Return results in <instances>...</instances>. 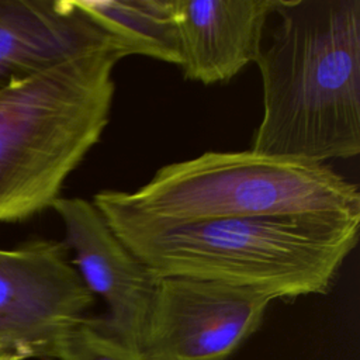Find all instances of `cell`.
<instances>
[{
    "mask_svg": "<svg viewBox=\"0 0 360 360\" xmlns=\"http://www.w3.org/2000/svg\"><path fill=\"white\" fill-rule=\"evenodd\" d=\"M277 0H173L187 80L225 83L255 63Z\"/></svg>",
    "mask_w": 360,
    "mask_h": 360,
    "instance_id": "cell-8",
    "label": "cell"
},
{
    "mask_svg": "<svg viewBox=\"0 0 360 360\" xmlns=\"http://www.w3.org/2000/svg\"><path fill=\"white\" fill-rule=\"evenodd\" d=\"M51 208L62 219L70 263L87 290L107 304V316L97 325L139 350L159 277L120 240L93 201L58 197Z\"/></svg>",
    "mask_w": 360,
    "mask_h": 360,
    "instance_id": "cell-7",
    "label": "cell"
},
{
    "mask_svg": "<svg viewBox=\"0 0 360 360\" xmlns=\"http://www.w3.org/2000/svg\"><path fill=\"white\" fill-rule=\"evenodd\" d=\"M0 360H10V359H8V357H6V356L0 352Z\"/></svg>",
    "mask_w": 360,
    "mask_h": 360,
    "instance_id": "cell-12",
    "label": "cell"
},
{
    "mask_svg": "<svg viewBox=\"0 0 360 360\" xmlns=\"http://www.w3.org/2000/svg\"><path fill=\"white\" fill-rule=\"evenodd\" d=\"M127 53L181 62L173 0H75Z\"/></svg>",
    "mask_w": 360,
    "mask_h": 360,
    "instance_id": "cell-10",
    "label": "cell"
},
{
    "mask_svg": "<svg viewBox=\"0 0 360 360\" xmlns=\"http://www.w3.org/2000/svg\"><path fill=\"white\" fill-rule=\"evenodd\" d=\"M256 65V153L325 163L360 152V0H277Z\"/></svg>",
    "mask_w": 360,
    "mask_h": 360,
    "instance_id": "cell-1",
    "label": "cell"
},
{
    "mask_svg": "<svg viewBox=\"0 0 360 360\" xmlns=\"http://www.w3.org/2000/svg\"><path fill=\"white\" fill-rule=\"evenodd\" d=\"M107 224L156 277L217 281L273 300L325 294L359 239V226L288 217L183 226Z\"/></svg>",
    "mask_w": 360,
    "mask_h": 360,
    "instance_id": "cell-4",
    "label": "cell"
},
{
    "mask_svg": "<svg viewBox=\"0 0 360 360\" xmlns=\"http://www.w3.org/2000/svg\"><path fill=\"white\" fill-rule=\"evenodd\" d=\"M125 56L110 42L0 89V222L28 219L60 197L108 124L112 72Z\"/></svg>",
    "mask_w": 360,
    "mask_h": 360,
    "instance_id": "cell-3",
    "label": "cell"
},
{
    "mask_svg": "<svg viewBox=\"0 0 360 360\" xmlns=\"http://www.w3.org/2000/svg\"><path fill=\"white\" fill-rule=\"evenodd\" d=\"M110 42L75 0H0V89Z\"/></svg>",
    "mask_w": 360,
    "mask_h": 360,
    "instance_id": "cell-9",
    "label": "cell"
},
{
    "mask_svg": "<svg viewBox=\"0 0 360 360\" xmlns=\"http://www.w3.org/2000/svg\"><path fill=\"white\" fill-rule=\"evenodd\" d=\"M58 360H146L134 349L104 332L96 319L83 318L63 336Z\"/></svg>",
    "mask_w": 360,
    "mask_h": 360,
    "instance_id": "cell-11",
    "label": "cell"
},
{
    "mask_svg": "<svg viewBox=\"0 0 360 360\" xmlns=\"http://www.w3.org/2000/svg\"><path fill=\"white\" fill-rule=\"evenodd\" d=\"M271 301L250 288L159 277L139 350L146 360H225L260 326Z\"/></svg>",
    "mask_w": 360,
    "mask_h": 360,
    "instance_id": "cell-6",
    "label": "cell"
},
{
    "mask_svg": "<svg viewBox=\"0 0 360 360\" xmlns=\"http://www.w3.org/2000/svg\"><path fill=\"white\" fill-rule=\"evenodd\" d=\"M68 253L53 239L0 249V352L10 360L56 359L63 336L94 304Z\"/></svg>",
    "mask_w": 360,
    "mask_h": 360,
    "instance_id": "cell-5",
    "label": "cell"
},
{
    "mask_svg": "<svg viewBox=\"0 0 360 360\" xmlns=\"http://www.w3.org/2000/svg\"><path fill=\"white\" fill-rule=\"evenodd\" d=\"M93 204L108 222L183 226L288 217L360 226L357 186L325 163L243 152H207L160 167L135 191L103 190Z\"/></svg>",
    "mask_w": 360,
    "mask_h": 360,
    "instance_id": "cell-2",
    "label": "cell"
}]
</instances>
